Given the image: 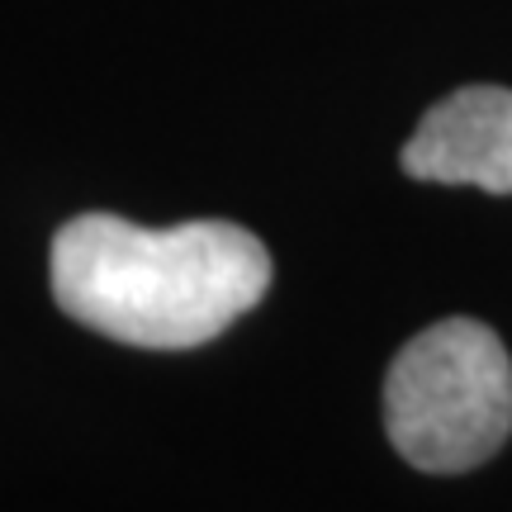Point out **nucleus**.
Returning a JSON list of instances; mask_svg holds the SVG:
<instances>
[{"mask_svg": "<svg viewBox=\"0 0 512 512\" xmlns=\"http://www.w3.org/2000/svg\"><path fill=\"white\" fill-rule=\"evenodd\" d=\"M399 162L413 181L479 185L489 195H512V91L508 86L451 91L422 114Z\"/></svg>", "mask_w": 512, "mask_h": 512, "instance_id": "obj_3", "label": "nucleus"}, {"mask_svg": "<svg viewBox=\"0 0 512 512\" xmlns=\"http://www.w3.org/2000/svg\"><path fill=\"white\" fill-rule=\"evenodd\" d=\"M271 275L266 242L223 219L138 228L119 214H76L48 256L57 309L147 351L214 342L266 299Z\"/></svg>", "mask_w": 512, "mask_h": 512, "instance_id": "obj_1", "label": "nucleus"}, {"mask_svg": "<svg viewBox=\"0 0 512 512\" xmlns=\"http://www.w3.org/2000/svg\"><path fill=\"white\" fill-rule=\"evenodd\" d=\"M384 432L413 470H475L512 437V356L479 318H441L384 375Z\"/></svg>", "mask_w": 512, "mask_h": 512, "instance_id": "obj_2", "label": "nucleus"}]
</instances>
